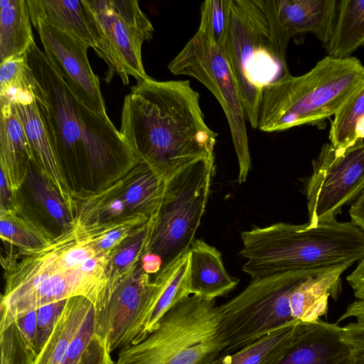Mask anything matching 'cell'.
Returning <instances> with one entry per match:
<instances>
[{
    "mask_svg": "<svg viewBox=\"0 0 364 364\" xmlns=\"http://www.w3.org/2000/svg\"><path fill=\"white\" fill-rule=\"evenodd\" d=\"M32 93L73 191H97L139 164L108 115L82 104L35 41L27 53Z\"/></svg>",
    "mask_w": 364,
    "mask_h": 364,
    "instance_id": "1",
    "label": "cell"
},
{
    "mask_svg": "<svg viewBox=\"0 0 364 364\" xmlns=\"http://www.w3.org/2000/svg\"><path fill=\"white\" fill-rule=\"evenodd\" d=\"M119 132L138 161L166 179L199 160L215 161L218 134L188 80L137 82L124 99Z\"/></svg>",
    "mask_w": 364,
    "mask_h": 364,
    "instance_id": "2",
    "label": "cell"
},
{
    "mask_svg": "<svg viewBox=\"0 0 364 364\" xmlns=\"http://www.w3.org/2000/svg\"><path fill=\"white\" fill-rule=\"evenodd\" d=\"M109 256L73 223L46 246L5 258L0 331L31 311L75 296L99 309L107 292Z\"/></svg>",
    "mask_w": 364,
    "mask_h": 364,
    "instance_id": "3",
    "label": "cell"
},
{
    "mask_svg": "<svg viewBox=\"0 0 364 364\" xmlns=\"http://www.w3.org/2000/svg\"><path fill=\"white\" fill-rule=\"evenodd\" d=\"M242 270L251 279L299 270L350 267L364 258V232L351 220L277 223L241 232Z\"/></svg>",
    "mask_w": 364,
    "mask_h": 364,
    "instance_id": "4",
    "label": "cell"
},
{
    "mask_svg": "<svg viewBox=\"0 0 364 364\" xmlns=\"http://www.w3.org/2000/svg\"><path fill=\"white\" fill-rule=\"evenodd\" d=\"M289 42L278 23L274 0H230L225 50L246 119L255 129L263 90L289 74L286 60Z\"/></svg>",
    "mask_w": 364,
    "mask_h": 364,
    "instance_id": "5",
    "label": "cell"
},
{
    "mask_svg": "<svg viewBox=\"0 0 364 364\" xmlns=\"http://www.w3.org/2000/svg\"><path fill=\"white\" fill-rule=\"evenodd\" d=\"M363 83L360 60L328 55L306 74L289 73L264 88L257 128L274 132L319 124L334 116Z\"/></svg>",
    "mask_w": 364,
    "mask_h": 364,
    "instance_id": "6",
    "label": "cell"
},
{
    "mask_svg": "<svg viewBox=\"0 0 364 364\" xmlns=\"http://www.w3.org/2000/svg\"><path fill=\"white\" fill-rule=\"evenodd\" d=\"M225 349L215 301L189 295L143 341L119 350L114 364H212Z\"/></svg>",
    "mask_w": 364,
    "mask_h": 364,
    "instance_id": "7",
    "label": "cell"
},
{
    "mask_svg": "<svg viewBox=\"0 0 364 364\" xmlns=\"http://www.w3.org/2000/svg\"><path fill=\"white\" fill-rule=\"evenodd\" d=\"M215 167V161L201 159L166 180L146 252L160 259L159 272L188 252L205 210Z\"/></svg>",
    "mask_w": 364,
    "mask_h": 364,
    "instance_id": "8",
    "label": "cell"
},
{
    "mask_svg": "<svg viewBox=\"0 0 364 364\" xmlns=\"http://www.w3.org/2000/svg\"><path fill=\"white\" fill-rule=\"evenodd\" d=\"M331 269L333 268L291 271L251 279L242 292L218 306L225 344L223 353H232L274 330L296 322L290 307L293 290L306 277Z\"/></svg>",
    "mask_w": 364,
    "mask_h": 364,
    "instance_id": "9",
    "label": "cell"
},
{
    "mask_svg": "<svg viewBox=\"0 0 364 364\" xmlns=\"http://www.w3.org/2000/svg\"><path fill=\"white\" fill-rule=\"evenodd\" d=\"M173 75L196 78L216 97L227 117L239 165L237 181L244 183L251 168L246 115L225 48L197 31L169 63Z\"/></svg>",
    "mask_w": 364,
    "mask_h": 364,
    "instance_id": "10",
    "label": "cell"
},
{
    "mask_svg": "<svg viewBox=\"0 0 364 364\" xmlns=\"http://www.w3.org/2000/svg\"><path fill=\"white\" fill-rule=\"evenodd\" d=\"M364 189V139L343 149L322 146L307 180L309 227L336 219Z\"/></svg>",
    "mask_w": 364,
    "mask_h": 364,
    "instance_id": "11",
    "label": "cell"
},
{
    "mask_svg": "<svg viewBox=\"0 0 364 364\" xmlns=\"http://www.w3.org/2000/svg\"><path fill=\"white\" fill-rule=\"evenodd\" d=\"M166 178L145 163L97 191L72 192L74 223L87 226L143 215L152 218L164 196Z\"/></svg>",
    "mask_w": 364,
    "mask_h": 364,
    "instance_id": "12",
    "label": "cell"
},
{
    "mask_svg": "<svg viewBox=\"0 0 364 364\" xmlns=\"http://www.w3.org/2000/svg\"><path fill=\"white\" fill-rule=\"evenodd\" d=\"M99 24L102 39L100 57L107 63V81L114 73L123 82L149 78L142 61L144 42L152 38L154 27L136 0H87Z\"/></svg>",
    "mask_w": 364,
    "mask_h": 364,
    "instance_id": "13",
    "label": "cell"
},
{
    "mask_svg": "<svg viewBox=\"0 0 364 364\" xmlns=\"http://www.w3.org/2000/svg\"><path fill=\"white\" fill-rule=\"evenodd\" d=\"M161 287V278L152 279L140 261L107 292L103 305L96 310L95 335L105 341L110 353L143 340L144 321Z\"/></svg>",
    "mask_w": 364,
    "mask_h": 364,
    "instance_id": "14",
    "label": "cell"
},
{
    "mask_svg": "<svg viewBox=\"0 0 364 364\" xmlns=\"http://www.w3.org/2000/svg\"><path fill=\"white\" fill-rule=\"evenodd\" d=\"M32 23L38 33L45 55L71 92L89 109L107 115L99 77L88 60L89 46L43 20Z\"/></svg>",
    "mask_w": 364,
    "mask_h": 364,
    "instance_id": "15",
    "label": "cell"
},
{
    "mask_svg": "<svg viewBox=\"0 0 364 364\" xmlns=\"http://www.w3.org/2000/svg\"><path fill=\"white\" fill-rule=\"evenodd\" d=\"M353 350L341 326L320 319L303 325L276 364H353Z\"/></svg>",
    "mask_w": 364,
    "mask_h": 364,
    "instance_id": "16",
    "label": "cell"
},
{
    "mask_svg": "<svg viewBox=\"0 0 364 364\" xmlns=\"http://www.w3.org/2000/svg\"><path fill=\"white\" fill-rule=\"evenodd\" d=\"M31 23L43 20L86 43L99 56L102 39L87 0H26Z\"/></svg>",
    "mask_w": 364,
    "mask_h": 364,
    "instance_id": "17",
    "label": "cell"
},
{
    "mask_svg": "<svg viewBox=\"0 0 364 364\" xmlns=\"http://www.w3.org/2000/svg\"><path fill=\"white\" fill-rule=\"evenodd\" d=\"M339 1L274 0L278 23L288 40L311 33L325 47L332 35Z\"/></svg>",
    "mask_w": 364,
    "mask_h": 364,
    "instance_id": "18",
    "label": "cell"
},
{
    "mask_svg": "<svg viewBox=\"0 0 364 364\" xmlns=\"http://www.w3.org/2000/svg\"><path fill=\"white\" fill-rule=\"evenodd\" d=\"M36 164L63 196L73 215L72 190L53 148L33 93L20 95L14 102Z\"/></svg>",
    "mask_w": 364,
    "mask_h": 364,
    "instance_id": "19",
    "label": "cell"
},
{
    "mask_svg": "<svg viewBox=\"0 0 364 364\" xmlns=\"http://www.w3.org/2000/svg\"><path fill=\"white\" fill-rule=\"evenodd\" d=\"M188 253L187 284L190 295L215 301L238 284L239 279L226 271L220 252L203 240L194 239Z\"/></svg>",
    "mask_w": 364,
    "mask_h": 364,
    "instance_id": "20",
    "label": "cell"
},
{
    "mask_svg": "<svg viewBox=\"0 0 364 364\" xmlns=\"http://www.w3.org/2000/svg\"><path fill=\"white\" fill-rule=\"evenodd\" d=\"M0 107V171L18 193L26 182L30 163L36 160L14 103Z\"/></svg>",
    "mask_w": 364,
    "mask_h": 364,
    "instance_id": "21",
    "label": "cell"
},
{
    "mask_svg": "<svg viewBox=\"0 0 364 364\" xmlns=\"http://www.w3.org/2000/svg\"><path fill=\"white\" fill-rule=\"evenodd\" d=\"M348 267H339L309 276L293 290L290 307L293 318L304 323H315L326 316L328 299L341 293V274Z\"/></svg>",
    "mask_w": 364,
    "mask_h": 364,
    "instance_id": "22",
    "label": "cell"
},
{
    "mask_svg": "<svg viewBox=\"0 0 364 364\" xmlns=\"http://www.w3.org/2000/svg\"><path fill=\"white\" fill-rule=\"evenodd\" d=\"M95 309L94 304L83 296L67 299L53 331L37 353L33 364H63L77 333Z\"/></svg>",
    "mask_w": 364,
    "mask_h": 364,
    "instance_id": "23",
    "label": "cell"
},
{
    "mask_svg": "<svg viewBox=\"0 0 364 364\" xmlns=\"http://www.w3.org/2000/svg\"><path fill=\"white\" fill-rule=\"evenodd\" d=\"M304 323L296 321L248 343L230 353H223L212 364H276Z\"/></svg>",
    "mask_w": 364,
    "mask_h": 364,
    "instance_id": "24",
    "label": "cell"
},
{
    "mask_svg": "<svg viewBox=\"0 0 364 364\" xmlns=\"http://www.w3.org/2000/svg\"><path fill=\"white\" fill-rule=\"evenodd\" d=\"M34 41L26 0H1V63L26 54Z\"/></svg>",
    "mask_w": 364,
    "mask_h": 364,
    "instance_id": "25",
    "label": "cell"
},
{
    "mask_svg": "<svg viewBox=\"0 0 364 364\" xmlns=\"http://www.w3.org/2000/svg\"><path fill=\"white\" fill-rule=\"evenodd\" d=\"M364 46V0L339 1L331 38L325 46L328 56L346 58Z\"/></svg>",
    "mask_w": 364,
    "mask_h": 364,
    "instance_id": "26",
    "label": "cell"
},
{
    "mask_svg": "<svg viewBox=\"0 0 364 364\" xmlns=\"http://www.w3.org/2000/svg\"><path fill=\"white\" fill-rule=\"evenodd\" d=\"M0 236L19 252L41 249L55 237L39 220L26 213L21 203L11 209L0 210Z\"/></svg>",
    "mask_w": 364,
    "mask_h": 364,
    "instance_id": "27",
    "label": "cell"
},
{
    "mask_svg": "<svg viewBox=\"0 0 364 364\" xmlns=\"http://www.w3.org/2000/svg\"><path fill=\"white\" fill-rule=\"evenodd\" d=\"M188 261V252L169 268L154 275L161 277L162 286L145 319L142 333L143 340L155 329L167 311L179 300L190 295L187 284Z\"/></svg>",
    "mask_w": 364,
    "mask_h": 364,
    "instance_id": "28",
    "label": "cell"
},
{
    "mask_svg": "<svg viewBox=\"0 0 364 364\" xmlns=\"http://www.w3.org/2000/svg\"><path fill=\"white\" fill-rule=\"evenodd\" d=\"M154 220L155 215L133 230L110 255L107 266V292L130 273L148 252Z\"/></svg>",
    "mask_w": 364,
    "mask_h": 364,
    "instance_id": "29",
    "label": "cell"
},
{
    "mask_svg": "<svg viewBox=\"0 0 364 364\" xmlns=\"http://www.w3.org/2000/svg\"><path fill=\"white\" fill-rule=\"evenodd\" d=\"M33 200L53 218L62 231L73 225V215L53 183L34 161L30 163L26 182Z\"/></svg>",
    "mask_w": 364,
    "mask_h": 364,
    "instance_id": "30",
    "label": "cell"
},
{
    "mask_svg": "<svg viewBox=\"0 0 364 364\" xmlns=\"http://www.w3.org/2000/svg\"><path fill=\"white\" fill-rule=\"evenodd\" d=\"M364 121V83L334 115L329 131L330 144L346 149L358 140V130Z\"/></svg>",
    "mask_w": 364,
    "mask_h": 364,
    "instance_id": "31",
    "label": "cell"
},
{
    "mask_svg": "<svg viewBox=\"0 0 364 364\" xmlns=\"http://www.w3.org/2000/svg\"><path fill=\"white\" fill-rule=\"evenodd\" d=\"M149 219L143 215H132L116 220L82 227L94 245L110 255L133 230Z\"/></svg>",
    "mask_w": 364,
    "mask_h": 364,
    "instance_id": "32",
    "label": "cell"
},
{
    "mask_svg": "<svg viewBox=\"0 0 364 364\" xmlns=\"http://www.w3.org/2000/svg\"><path fill=\"white\" fill-rule=\"evenodd\" d=\"M30 74L26 53L1 63L0 105L13 102L20 95L32 92Z\"/></svg>",
    "mask_w": 364,
    "mask_h": 364,
    "instance_id": "33",
    "label": "cell"
},
{
    "mask_svg": "<svg viewBox=\"0 0 364 364\" xmlns=\"http://www.w3.org/2000/svg\"><path fill=\"white\" fill-rule=\"evenodd\" d=\"M230 22V0H207L200 5L198 31L225 48Z\"/></svg>",
    "mask_w": 364,
    "mask_h": 364,
    "instance_id": "34",
    "label": "cell"
},
{
    "mask_svg": "<svg viewBox=\"0 0 364 364\" xmlns=\"http://www.w3.org/2000/svg\"><path fill=\"white\" fill-rule=\"evenodd\" d=\"M0 347L1 364H33L37 355L15 322L0 331Z\"/></svg>",
    "mask_w": 364,
    "mask_h": 364,
    "instance_id": "35",
    "label": "cell"
},
{
    "mask_svg": "<svg viewBox=\"0 0 364 364\" xmlns=\"http://www.w3.org/2000/svg\"><path fill=\"white\" fill-rule=\"evenodd\" d=\"M66 301L67 300L54 302L36 310L37 331L36 350L37 353L42 348L53 331L64 309Z\"/></svg>",
    "mask_w": 364,
    "mask_h": 364,
    "instance_id": "36",
    "label": "cell"
},
{
    "mask_svg": "<svg viewBox=\"0 0 364 364\" xmlns=\"http://www.w3.org/2000/svg\"><path fill=\"white\" fill-rule=\"evenodd\" d=\"M105 341L95 335L78 364H114Z\"/></svg>",
    "mask_w": 364,
    "mask_h": 364,
    "instance_id": "37",
    "label": "cell"
},
{
    "mask_svg": "<svg viewBox=\"0 0 364 364\" xmlns=\"http://www.w3.org/2000/svg\"><path fill=\"white\" fill-rule=\"evenodd\" d=\"M15 323L18 327L22 336L26 343L36 350V340L37 331L36 310L31 311L18 319ZM37 353V352H36Z\"/></svg>",
    "mask_w": 364,
    "mask_h": 364,
    "instance_id": "38",
    "label": "cell"
},
{
    "mask_svg": "<svg viewBox=\"0 0 364 364\" xmlns=\"http://www.w3.org/2000/svg\"><path fill=\"white\" fill-rule=\"evenodd\" d=\"M0 210H9L15 208L20 203L17 192L10 186L4 174L0 171Z\"/></svg>",
    "mask_w": 364,
    "mask_h": 364,
    "instance_id": "39",
    "label": "cell"
},
{
    "mask_svg": "<svg viewBox=\"0 0 364 364\" xmlns=\"http://www.w3.org/2000/svg\"><path fill=\"white\" fill-rule=\"evenodd\" d=\"M350 220L364 232V189L349 208Z\"/></svg>",
    "mask_w": 364,
    "mask_h": 364,
    "instance_id": "40",
    "label": "cell"
},
{
    "mask_svg": "<svg viewBox=\"0 0 364 364\" xmlns=\"http://www.w3.org/2000/svg\"><path fill=\"white\" fill-rule=\"evenodd\" d=\"M353 349V364H364V348Z\"/></svg>",
    "mask_w": 364,
    "mask_h": 364,
    "instance_id": "41",
    "label": "cell"
}]
</instances>
